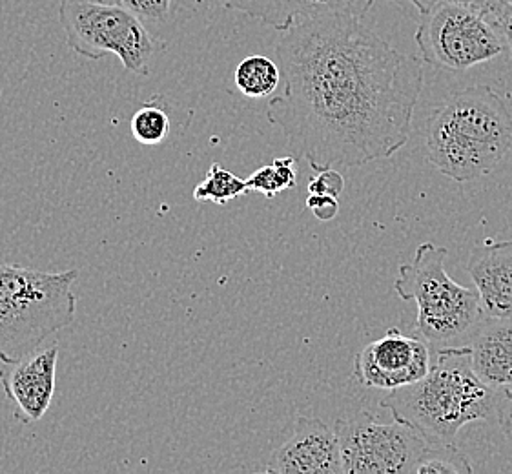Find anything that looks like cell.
Masks as SVG:
<instances>
[{"label":"cell","mask_w":512,"mask_h":474,"mask_svg":"<svg viewBox=\"0 0 512 474\" xmlns=\"http://www.w3.org/2000/svg\"><path fill=\"white\" fill-rule=\"evenodd\" d=\"M277 64L285 92L267 117L290 154L316 172L390 159L409 141L423 64L356 17L299 22L283 31Z\"/></svg>","instance_id":"1"},{"label":"cell","mask_w":512,"mask_h":474,"mask_svg":"<svg viewBox=\"0 0 512 474\" xmlns=\"http://www.w3.org/2000/svg\"><path fill=\"white\" fill-rule=\"evenodd\" d=\"M483 314L512 320V239L485 241L471 250L467 263Z\"/></svg>","instance_id":"11"},{"label":"cell","mask_w":512,"mask_h":474,"mask_svg":"<svg viewBox=\"0 0 512 474\" xmlns=\"http://www.w3.org/2000/svg\"><path fill=\"white\" fill-rule=\"evenodd\" d=\"M341 473H416L429 442L407 423H379L369 411L336 420Z\"/></svg>","instance_id":"7"},{"label":"cell","mask_w":512,"mask_h":474,"mask_svg":"<svg viewBox=\"0 0 512 474\" xmlns=\"http://www.w3.org/2000/svg\"><path fill=\"white\" fill-rule=\"evenodd\" d=\"M469 347L478 378L492 389L512 391V320L487 316Z\"/></svg>","instance_id":"13"},{"label":"cell","mask_w":512,"mask_h":474,"mask_svg":"<svg viewBox=\"0 0 512 474\" xmlns=\"http://www.w3.org/2000/svg\"><path fill=\"white\" fill-rule=\"evenodd\" d=\"M409 2L418 8L421 15V13L431 10L432 6H434V4H438L440 0H409Z\"/></svg>","instance_id":"26"},{"label":"cell","mask_w":512,"mask_h":474,"mask_svg":"<svg viewBox=\"0 0 512 474\" xmlns=\"http://www.w3.org/2000/svg\"><path fill=\"white\" fill-rule=\"evenodd\" d=\"M511 148V110L487 84L454 93L425 124L427 161L456 183L489 176Z\"/></svg>","instance_id":"3"},{"label":"cell","mask_w":512,"mask_h":474,"mask_svg":"<svg viewBox=\"0 0 512 474\" xmlns=\"http://www.w3.org/2000/svg\"><path fill=\"white\" fill-rule=\"evenodd\" d=\"M414 39L423 62L451 72L469 70L507 52L502 33L489 17L454 0H440L421 13Z\"/></svg>","instance_id":"6"},{"label":"cell","mask_w":512,"mask_h":474,"mask_svg":"<svg viewBox=\"0 0 512 474\" xmlns=\"http://www.w3.org/2000/svg\"><path fill=\"white\" fill-rule=\"evenodd\" d=\"M59 19L73 52L92 61L112 53L121 59L128 72L141 77L150 75L157 44L143 21L121 2L61 0Z\"/></svg>","instance_id":"5"},{"label":"cell","mask_w":512,"mask_h":474,"mask_svg":"<svg viewBox=\"0 0 512 474\" xmlns=\"http://www.w3.org/2000/svg\"><path fill=\"white\" fill-rule=\"evenodd\" d=\"M454 2H460V4L469 6L472 10L480 11L491 21L502 11L512 8V0H454Z\"/></svg>","instance_id":"23"},{"label":"cell","mask_w":512,"mask_h":474,"mask_svg":"<svg viewBox=\"0 0 512 474\" xmlns=\"http://www.w3.org/2000/svg\"><path fill=\"white\" fill-rule=\"evenodd\" d=\"M237 90L250 99H265L281 83L279 64L265 55H250L237 64L234 73Z\"/></svg>","instance_id":"14"},{"label":"cell","mask_w":512,"mask_h":474,"mask_svg":"<svg viewBox=\"0 0 512 474\" xmlns=\"http://www.w3.org/2000/svg\"><path fill=\"white\" fill-rule=\"evenodd\" d=\"M447 248L421 243L414 261L401 265L394 290L403 301H414V330L431 343L458 340L476 329L483 310L476 289H467L447 274Z\"/></svg>","instance_id":"4"},{"label":"cell","mask_w":512,"mask_h":474,"mask_svg":"<svg viewBox=\"0 0 512 474\" xmlns=\"http://www.w3.org/2000/svg\"><path fill=\"white\" fill-rule=\"evenodd\" d=\"M59 345L41 347L15 363H4L0 385L24 425L39 422L48 413L57 385Z\"/></svg>","instance_id":"9"},{"label":"cell","mask_w":512,"mask_h":474,"mask_svg":"<svg viewBox=\"0 0 512 474\" xmlns=\"http://www.w3.org/2000/svg\"><path fill=\"white\" fill-rule=\"evenodd\" d=\"M230 8L245 13L274 30L287 31L299 22L327 17L363 19L374 0H226Z\"/></svg>","instance_id":"12"},{"label":"cell","mask_w":512,"mask_h":474,"mask_svg":"<svg viewBox=\"0 0 512 474\" xmlns=\"http://www.w3.org/2000/svg\"><path fill=\"white\" fill-rule=\"evenodd\" d=\"M492 22L502 33L503 41L507 44V52H511L512 55V8L496 15Z\"/></svg>","instance_id":"24"},{"label":"cell","mask_w":512,"mask_h":474,"mask_svg":"<svg viewBox=\"0 0 512 474\" xmlns=\"http://www.w3.org/2000/svg\"><path fill=\"white\" fill-rule=\"evenodd\" d=\"M41 336L30 329L24 321L2 309L0 305V360L2 363H15L31 352L41 349Z\"/></svg>","instance_id":"15"},{"label":"cell","mask_w":512,"mask_h":474,"mask_svg":"<svg viewBox=\"0 0 512 474\" xmlns=\"http://www.w3.org/2000/svg\"><path fill=\"white\" fill-rule=\"evenodd\" d=\"M297 159L294 155L277 157L272 165L257 168L252 176L246 179L248 192H257L267 199H274L277 194L294 188L297 183Z\"/></svg>","instance_id":"18"},{"label":"cell","mask_w":512,"mask_h":474,"mask_svg":"<svg viewBox=\"0 0 512 474\" xmlns=\"http://www.w3.org/2000/svg\"><path fill=\"white\" fill-rule=\"evenodd\" d=\"M143 22H166L172 10V0H119Z\"/></svg>","instance_id":"20"},{"label":"cell","mask_w":512,"mask_h":474,"mask_svg":"<svg viewBox=\"0 0 512 474\" xmlns=\"http://www.w3.org/2000/svg\"><path fill=\"white\" fill-rule=\"evenodd\" d=\"M498 423H500L503 433L512 434V391L507 392V396H505L502 411L498 416Z\"/></svg>","instance_id":"25"},{"label":"cell","mask_w":512,"mask_h":474,"mask_svg":"<svg viewBox=\"0 0 512 474\" xmlns=\"http://www.w3.org/2000/svg\"><path fill=\"white\" fill-rule=\"evenodd\" d=\"M272 474H339L341 451L336 431L319 418L299 416L294 434L268 460Z\"/></svg>","instance_id":"10"},{"label":"cell","mask_w":512,"mask_h":474,"mask_svg":"<svg viewBox=\"0 0 512 474\" xmlns=\"http://www.w3.org/2000/svg\"><path fill=\"white\" fill-rule=\"evenodd\" d=\"M431 352L427 340L405 336L389 329L379 340L363 347L354 358V378L359 385L378 391H394L420 382L431 371Z\"/></svg>","instance_id":"8"},{"label":"cell","mask_w":512,"mask_h":474,"mask_svg":"<svg viewBox=\"0 0 512 474\" xmlns=\"http://www.w3.org/2000/svg\"><path fill=\"white\" fill-rule=\"evenodd\" d=\"M343 190H345V179L334 166L319 170L318 176L308 181V194H314V196H332L339 199Z\"/></svg>","instance_id":"21"},{"label":"cell","mask_w":512,"mask_h":474,"mask_svg":"<svg viewBox=\"0 0 512 474\" xmlns=\"http://www.w3.org/2000/svg\"><path fill=\"white\" fill-rule=\"evenodd\" d=\"M248 194L246 179L237 177L219 163H212L205 179L195 186L194 199L199 203H216L226 205L237 197Z\"/></svg>","instance_id":"17"},{"label":"cell","mask_w":512,"mask_h":474,"mask_svg":"<svg viewBox=\"0 0 512 474\" xmlns=\"http://www.w3.org/2000/svg\"><path fill=\"white\" fill-rule=\"evenodd\" d=\"M418 474H471L467 456L454 444H429L416 467Z\"/></svg>","instance_id":"19"},{"label":"cell","mask_w":512,"mask_h":474,"mask_svg":"<svg viewBox=\"0 0 512 474\" xmlns=\"http://www.w3.org/2000/svg\"><path fill=\"white\" fill-rule=\"evenodd\" d=\"M505 396L507 391L492 389L478 378L467 345L440 349L420 382L390 391L379 407L416 429L429 444H454L465 425L496 420Z\"/></svg>","instance_id":"2"},{"label":"cell","mask_w":512,"mask_h":474,"mask_svg":"<svg viewBox=\"0 0 512 474\" xmlns=\"http://www.w3.org/2000/svg\"><path fill=\"white\" fill-rule=\"evenodd\" d=\"M135 141L144 146H157L166 141L172 130L168 106L161 95H155L150 103L143 104L130 121Z\"/></svg>","instance_id":"16"},{"label":"cell","mask_w":512,"mask_h":474,"mask_svg":"<svg viewBox=\"0 0 512 474\" xmlns=\"http://www.w3.org/2000/svg\"><path fill=\"white\" fill-rule=\"evenodd\" d=\"M307 208L319 221H332L339 214V199L332 196H314L308 194Z\"/></svg>","instance_id":"22"}]
</instances>
